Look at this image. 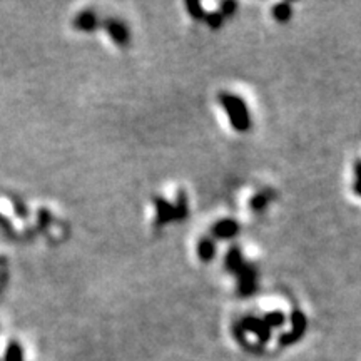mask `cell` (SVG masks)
Segmentation results:
<instances>
[{
  "instance_id": "cell-1",
  "label": "cell",
  "mask_w": 361,
  "mask_h": 361,
  "mask_svg": "<svg viewBox=\"0 0 361 361\" xmlns=\"http://www.w3.org/2000/svg\"><path fill=\"white\" fill-rule=\"evenodd\" d=\"M221 104L228 112L229 117H231V124L236 130H246L250 128V114H247L246 104L243 99L236 96H231V94H223L219 97Z\"/></svg>"
},
{
  "instance_id": "cell-2",
  "label": "cell",
  "mask_w": 361,
  "mask_h": 361,
  "mask_svg": "<svg viewBox=\"0 0 361 361\" xmlns=\"http://www.w3.org/2000/svg\"><path fill=\"white\" fill-rule=\"evenodd\" d=\"M156 207H157V226L168 223V221L184 218V214H186V201H184L183 196H180L178 207L168 204L164 200H156Z\"/></svg>"
},
{
  "instance_id": "cell-3",
  "label": "cell",
  "mask_w": 361,
  "mask_h": 361,
  "mask_svg": "<svg viewBox=\"0 0 361 361\" xmlns=\"http://www.w3.org/2000/svg\"><path fill=\"white\" fill-rule=\"evenodd\" d=\"M306 329V318L305 314L301 313V311H295L293 313V331L291 333H286L281 340L283 345H290V343H295L296 340H300V336L303 335Z\"/></svg>"
},
{
  "instance_id": "cell-4",
  "label": "cell",
  "mask_w": 361,
  "mask_h": 361,
  "mask_svg": "<svg viewBox=\"0 0 361 361\" xmlns=\"http://www.w3.org/2000/svg\"><path fill=\"white\" fill-rule=\"evenodd\" d=\"M243 329H247V331H255L256 335L259 336V340H261V341L269 340L271 328H269L268 324H266L264 322H261V319L246 318L245 322H243Z\"/></svg>"
},
{
  "instance_id": "cell-5",
  "label": "cell",
  "mask_w": 361,
  "mask_h": 361,
  "mask_svg": "<svg viewBox=\"0 0 361 361\" xmlns=\"http://www.w3.org/2000/svg\"><path fill=\"white\" fill-rule=\"evenodd\" d=\"M106 29L109 30L111 37L116 40V44H119V45L128 44L129 32H128V29L124 27V24H121V22H117V20H109V22H106Z\"/></svg>"
},
{
  "instance_id": "cell-6",
  "label": "cell",
  "mask_w": 361,
  "mask_h": 361,
  "mask_svg": "<svg viewBox=\"0 0 361 361\" xmlns=\"http://www.w3.org/2000/svg\"><path fill=\"white\" fill-rule=\"evenodd\" d=\"M238 229H239L238 223H234L231 219H224V221H219V223L214 226L213 234L216 238H231L238 233Z\"/></svg>"
},
{
  "instance_id": "cell-7",
  "label": "cell",
  "mask_w": 361,
  "mask_h": 361,
  "mask_svg": "<svg viewBox=\"0 0 361 361\" xmlns=\"http://www.w3.org/2000/svg\"><path fill=\"white\" fill-rule=\"evenodd\" d=\"M96 25H97L96 16H94V13H90V12L79 13L78 19H75V27H78V29H80V30H87V32H89V30L96 29Z\"/></svg>"
},
{
  "instance_id": "cell-8",
  "label": "cell",
  "mask_w": 361,
  "mask_h": 361,
  "mask_svg": "<svg viewBox=\"0 0 361 361\" xmlns=\"http://www.w3.org/2000/svg\"><path fill=\"white\" fill-rule=\"evenodd\" d=\"M214 252H216V246L211 239H202L200 246H197V255H200V258L202 261H209L214 256Z\"/></svg>"
},
{
  "instance_id": "cell-9",
  "label": "cell",
  "mask_w": 361,
  "mask_h": 361,
  "mask_svg": "<svg viewBox=\"0 0 361 361\" xmlns=\"http://www.w3.org/2000/svg\"><path fill=\"white\" fill-rule=\"evenodd\" d=\"M291 17V7L288 4H278L274 7V19L279 22H286Z\"/></svg>"
},
{
  "instance_id": "cell-10",
  "label": "cell",
  "mask_w": 361,
  "mask_h": 361,
  "mask_svg": "<svg viewBox=\"0 0 361 361\" xmlns=\"http://www.w3.org/2000/svg\"><path fill=\"white\" fill-rule=\"evenodd\" d=\"M264 323L268 324L269 328H274V326H281L284 323V316L281 313H269L266 314L264 318Z\"/></svg>"
},
{
  "instance_id": "cell-11",
  "label": "cell",
  "mask_w": 361,
  "mask_h": 361,
  "mask_svg": "<svg viewBox=\"0 0 361 361\" xmlns=\"http://www.w3.org/2000/svg\"><path fill=\"white\" fill-rule=\"evenodd\" d=\"M186 7H188V11L191 12V16L194 17V19H201V17H202V7H201L200 2H188Z\"/></svg>"
},
{
  "instance_id": "cell-12",
  "label": "cell",
  "mask_w": 361,
  "mask_h": 361,
  "mask_svg": "<svg viewBox=\"0 0 361 361\" xmlns=\"http://www.w3.org/2000/svg\"><path fill=\"white\" fill-rule=\"evenodd\" d=\"M7 361H22L19 346L17 345L11 346V350H8V353H7Z\"/></svg>"
},
{
  "instance_id": "cell-13",
  "label": "cell",
  "mask_w": 361,
  "mask_h": 361,
  "mask_svg": "<svg viewBox=\"0 0 361 361\" xmlns=\"http://www.w3.org/2000/svg\"><path fill=\"white\" fill-rule=\"evenodd\" d=\"M221 20H223V16H221L219 12H218V13H214V16H209V17H207V22H209V25H211V27H214V29H218L219 24H221Z\"/></svg>"
},
{
  "instance_id": "cell-14",
  "label": "cell",
  "mask_w": 361,
  "mask_h": 361,
  "mask_svg": "<svg viewBox=\"0 0 361 361\" xmlns=\"http://www.w3.org/2000/svg\"><path fill=\"white\" fill-rule=\"evenodd\" d=\"M234 8H236V4L226 2V4H223V12H219V13H221V16H233Z\"/></svg>"
},
{
  "instance_id": "cell-15",
  "label": "cell",
  "mask_w": 361,
  "mask_h": 361,
  "mask_svg": "<svg viewBox=\"0 0 361 361\" xmlns=\"http://www.w3.org/2000/svg\"><path fill=\"white\" fill-rule=\"evenodd\" d=\"M266 202H268V201H266V196H256L255 200H252L251 206L256 207V209H261V207H263Z\"/></svg>"
}]
</instances>
